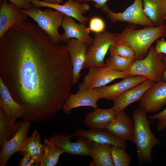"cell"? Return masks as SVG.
I'll list each match as a JSON object with an SVG mask.
<instances>
[{"label": "cell", "mask_w": 166, "mask_h": 166, "mask_svg": "<svg viewBox=\"0 0 166 166\" xmlns=\"http://www.w3.org/2000/svg\"><path fill=\"white\" fill-rule=\"evenodd\" d=\"M72 67L66 45L25 21L0 38V78L22 107V118H53L71 94Z\"/></svg>", "instance_id": "cell-1"}, {"label": "cell", "mask_w": 166, "mask_h": 166, "mask_svg": "<svg viewBox=\"0 0 166 166\" xmlns=\"http://www.w3.org/2000/svg\"><path fill=\"white\" fill-rule=\"evenodd\" d=\"M136 25H128L121 33H115L113 43L126 45L135 53V60L141 59L152 44L159 38L166 37V24L136 29Z\"/></svg>", "instance_id": "cell-2"}, {"label": "cell", "mask_w": 166, "mask_h": 166, "mask_svg": "<svg viewBox=\"0 0 166 166\" xmlns=\"http://www.w3.org/2000/svg\"><path fill=\"white\" fill-rule=\"evenodd\" d=\"M147 113L144 109L139 107L134 110L132 114L134 131L132 141L136 146L140 164L152 162V148L155 145L161 144L150 128Z\"/></svg>", "instance_id": "cell-3"}, {"label": "cell", "mask_w": 166, "mask_h": 166, "mask_svg": "<svg viewBox=\"0 0 166 166\" xmlns=\"http://www.w3.org/2000/svg\"><path fill=\"white\" fill-rule=\"evenodd\" d=\"M163 55L151 46L145 57L134 61L128 71V77L143 76L155 83L162 80L166 68Z\"/></svg>", "instance_id": "cell-4"}, {"label": "cell", "mask_w": 166, "mask_h": 166, "mask_svg": "<svg viewBox=\"0 0 166 166\" xmlns=\"http://www.w3.org/2000/svg\"><path fill=\"white\" fill-rule=\"evenodd\" d=\"M21 10L33 19L38 26L46 33L55 43H60L61 42V35L58 31L61 26L65 15L55 10H41L39 8L34 7L28 9H21Z\"/></svg>", "instance_id": "cell-5"}, {"label": "cell", "mask_w": 166, "mask_h": 166, "mask_svg": "<svg viewBox=\"0 0 166 166\" xmlns=\"http://www.w3.org/2000/svg\"><path fill=\"white\" fill-rule=\"evenodd\" d=\"M114 40L115 33L105 31L95 33L92 44L87 48L83 69L93 66H107L104 59Z\"/></svg>", "instance_id": "cell-6"}, {"label": "cell", "mask_w": 166, "mask_h": 166, "mask_svg": "<svg viewBox=\"0 0 166 166\" xmlns=\"http://www.w3.org/2000/svg\"><path fill=\"white\" fill-rule=\"evenodd\" d=\"M127 77L128 72L115 70L108 66L91 67L82 82L79 84L78 91L101 87L116 79Z\"/></svg>", "instance_id": "cell-7"}, {"label": "cell", "mask_w": 166, "mask_h": 166, "mask_svg": "<svg viewBox=\"0 0 166 166\" xmlns=\"http://www.w3.org/2000/svg\"><path fill=\"white\" fill-rule=\"evenodd\" d=\"M102 9L108 18L113 22H125L145 27L154 26L144 11L142 0H134L133 3L122 12L113 11L106 4Z\"/></svg>", "instance_id": "cell-8"}, {"label": "cell", "mask_w": 166, "mask_h": 166, "mask_svg": "<svg viewBox=\"0 0 166 166\" xmlns=\"http://www.w3.org/2000/svg\"><path fill=\"white\" fill-rule=\"evenodd\" d=\"M31 1L34 7L53 9L65 15L72 17L84 25L89 20L88 18L83 16L90 10V6L87 3H81L75 0H68L63 5H60L49 3L40 0H31Z\"/></svg>", "instance_id": "cell-9"}, {"label": "cell", "mask_w": 166, "mask_h": 166, "mask_svg": "<svg viewBox=\"0 0 166 166\" xmlns=\"http://www.w3.org/2000/svg\"><path fill=\"white\" fill-rule=\"evenodd\" d=\"M74 136L75 134L66 135L57 133L51 136L49 139L69 155L90 156L92 141L84 137H79L77 141L72 142L70 139Z\"/></svg>", "instance_id": "cell-10"}, {"label": "cell", "mask_w": 166, "mask_h": 166, "mask_svg": "<svg viewBox=\"0 0 166 166\" xmlns=\"http://www.w3.org/2000/svg\"><path fill=\"white\" fill-rule=\"evenodd\" d=\"M139 107L147 113H155L166 104V81L156 82L144 94L140 100Z\"/></svg>", "instance_id": "cell-11"}, {"label": "cell", "mask_w": 166, "mask_h": 166, "mask_svg": "<svg viewBox=\"0 0 166 166\" xmlns=\"http://www.w3.org/2000/svg\"><path fill=\"white\" fill-rule=\"evenodd\" d=\"M2 0L0 8V38L26 21L28 16L14 3Z\"/></svg>", "instance_id": "cell-12"}, {"label": "cell", "mask_w": 166, "mask_h": 166, "mask_svg": "<svg viewBox=\"0 0 166 166\" xmlns=\"http://www.w3.org/2000/svg\"><path fill=\"white\" fill-rule=\"evenodd\" d=\"M31 121L27 120L20 122V127L16 134L10 139L5 141L0 152V166H5L10 157L20 151L27 137Z\"/></svg>", "instance_id": "cell-13"}, {"label": "cell", "mask_w": 166, "mask_h": 166, "mask_svg": "<svg viewBox=\"0 0 166 166\" xmlns=\"http://www.w3.org/2000/svg\"><path fill=\"white\" fill-rule=\"evenodd\" d=\"M65 45L68 49L72 67L73 85L77 82L81 76V72L85 61L86 52L89 45L84 42L71 38L66 42Z\"/></svg>", "instance_id": "cell-14"}, {"label": "cell", "mask_w": 166, "mask_h": 166, "mask_svg": "<svg viewBox=\"0 0 166 166\" xmlns=\"http://www.w3.org/2000/svg\"><path fill=\"white\" fill-rule=\"evenodd\" d=\"M100 99V94L98 88L78 91L75 94L69 95L62 109L67 114H69L72 109L82 106H89L96 109L98 107L97 102Z\"/></svg>", "instance_id": "cell-15"}, {"label": "cell", "mask_w": 166, "mask_h": 166, "mask_svg": "<svg viewBox=\"0 0 166 166\" xmlns=\"http://www.w3.org/2000/svg\"><path fill=\"white\" fill-rule=\"evenodd\" d=\"M105 129L120 139L132 141L134 131V121L124 110H122L116 113Z\"/></svg>", "instance_id": "cell-16"}, {"label": "cell", "mask_w": 166, "mask_h": 166, "mask_svg": "<svg viewBox=\"0 0 166 166\" xmlns=\"http://www.w3.org/2000/svg\"><path fill=\"white\" fill-rule=\"evenodd\" d=\"M147 79L145 77L141 76L127 77L122 81L111 85L98 88L101 99L113 100Z\"/></svg>", "instance_id": "cell-17"}, {"label": "cell", "mask_w": 166, "mask_h": 166, "mask_svg": "<svg viewBox=\"0 0 166 166\" xmlns=\"http://www.w3.org/2000/svg\"><path fill=\"white\" fill-rule=\"evenodd\" d=\"M61 26L64 30L61 35V42H66L71 38H75L89 45L92 44L93 38L89 35V28L83 24L76 23L72 17L65 15Z\"/></svg>", "instance_id": "cell-18"}, {"label": "cell", "mask_w": 166, "mask_h": 166, "mask_svg": "<svg viewBox=\"0 0 166 166\" xmlns=\"http://www.w3.org/2000/svg\"><path fill=\"white\" fill-rule=\"evenodd\" d=\"M154 83L147 79L141 84L127 90L113 100V108L116 113L124 110L129 105L140 100L145 93Z\"/></svg>", "instance_id": "cell-19"}, {"label": "cell", "mask_w": 166, "mask_h": 166, "mask_svg": "<svg viewBox=\"0 0 166 166\" xmlns=\"http://www.w3.org/2000/svg\"><path fill=\"white\" fill-rule=\"evenodd\" d=\"M74 134L75 136L84 137L99 144H109L125 149L128 146L125 140L115 136L104 129H79Z\"/></svg>", "instance_id": "cell-20"}, {"label": "cell", "mask_w": 166, "mask_h": 166, "mask_svg": "<svg viewBox=\"0 0 166 166\" xmlns=\"http://www.w3.org/2000/svg\"><path fill=\"white\" fill-rule=\"evenodd\" d=\"M116 114L113 107L109 109L98 107L86 115L84 123L90 129H104L113 120Z\"/></svg>", "instance_id": "cell-21"}, {"label": "cell", "mask_w": 166, "mask_h": 166, "mask_svg": "<svg viewBox=\"0 0 166 166\" xmlns=\"http://www.w3.org/2000/svg\"><path fill=\"white\" fill-rule=\"evenodd\" d=\"M144 11L154 26L165 24L166 0H142Z\"/></svg>", "instance_id": "cell-22"}, {"label": "cell", "mask_w": 166, "mask_h": 166, "mask_svg": "<svg viewBox=\"0 0 166 166\" xmlns=\"http://www.w3.org/2000/svg\"><path fill=\"white\" fill-rule=\"evenodd\" d=\"M0 107L7 115L16 120L22 117L23 111L21 106L14 99L0 78Z\"/></svg>", "instance_id": "cell-23"}, {"label": "cell", "mask_w": 166, "mask_h": 166, "mask_svg": "<svg viewBox=\"0 0 166 166\" xmlns=\"http://www.w3.org/2000/svg\"><path fill=\"white\" fill-rule=\"evenodd\" d=\"M43 148L44 144L42 143L40 135L35 130L26 138L20 151L22 155L27 154L32 156L35 160L36 165L39 166Z\"/></svg>", "instance_id": "cell-24"}, {"label": "cell", "mask_w": 166, "mask_h": 166, "mask_svg": "<svg viewBox=\"0 0 166 166\" xmlns=\"http://www.w3.org/2000/svg\"><path fill=\"white\" fill-rule=\"evenodd\" d=\"M111 145L92 141L90 156L95 166H113L111 152Z\"/></svg>", "instance_id": "cell-25"}, {"label": "cell", "mask_w": 166, "mask_h": 166, "mask_svg": "<svg viewBox=\"0 0 166 166\" xmlns=\"http://www.w3.org/2000/svg\"><path fill=\"white\" fill-rule=\"evenodd\" d=\"M17 120L7 115L0 108V146L4 142L11 138L20 127V122L16 123Z\"/></svg>", "instance_id": "cell-26"}, {"label": "cell", "mask_w": 166, "mask_h": 166, "mask_svg": "<svg viewBox=\"0 0 166 166\" xmlns=\"http://www.w3.org/2000/svg\"><path fill=\"white\" fill-rule=\"evenodd\" d=\"M65 152L49 139L45 138L44 148L39 166H55L57 163L60 156Z\"/></svg>", "instance_id": "cell-27"}, {"label": "cell", "mask_w": 166, "mask_h": 166, "mask_svg": "<svg viewBox=\"0 0 166 166\" xmlns=\"http://www.w3.org/2000/svg\"><path fill=\"white\" fill-rule=\"evenodd\" d=\"M135 60L133 58L117 55H110L105 60V63L108 67L113 70L128 72Z\"/></svg>", "instance_id": "cell-28"}, {"label": "cell", "mask_w": 166, "mask_h": 166, "mask_svg": "<svg viewBox=\"0 0 166 166\" xmlns=\"http://www.w3.org/2000/svg\"><path fill=\"white\" fill-rule=\"evenodd\" d=\"M111 152L113 166H128L130 165L132 159L125 151V148L111 145Z\"/></svg>", "instance_id": "cell-29"}, {"label": "cell", "mask_w": 166, "mask_h": 166, "mask_svg": "<svg viewBox=\"0 0 166 166\" xmlns=\"http://www.w3.org/2000/svg\"><path fill=\"white\" fill-rule=\"evenodd\" d=\"M109 50L110 55H117L135 59L134 51L131 48L126 45L113 43L111 45Z\"/></svg>", "instance_id": "cell-30"}, {"label": "cell", "mask_w": 166, "mask_h": 166, "mask_svg": "<svg viewBox=\"0 0 166 166\" xmlns=\"http://www.w3.org/2000/svg\"><path fill=\"white\" fill-rule=\"evenodd\" d=\"M88 28L90 31L95 33H100L105 31L106 24L103 18L99 16H94L89 19Z\"/></svg>", "instance_id": "cell-31"}, {"label": "cell", "mask_w": 166, "mask_h": 166, "mask_svg": "<svg viewBox=\"0 0 166 166\" xmlns=\"http://www.w3.org/2000/svg\"><path fill=\"white\" fill-rule=\"evenodd\" d=\"M149 118L158 121L157 127L158 131H160L163 130L166 128V108L160 113L150 116Z\"/></svg>", "instance_id": "cell-32"}, {"label": "cell", "mask_w": 166, "mask_h": 166, "mask_svg": "<svg viewBox=\"0 0 166 166\" xmlns=\"http://www.w3.org/2000/svg\"><path fill=\"white\" fill-rule=\"evenodd\" d=\"M2 0H0L2 1ZM20 9L28 10L33 8L31 0H8Z\"/></svg>", "instance_id": "cell-33"}, {"label": "cell", "mask_w": 166, "mask_h": 166, "mask_svg": "<svg viewBox=\"0 0 166 166\" xmlns=\"http://www.w3.org/2000/svg\"><path fill=\"white\" fill-rule=\"evenodd\" d=\"M155 48L157 53L166 55V40L163 38L157 40Z\"/></svg>", "instance_id": "cell-34"}, {"label": "cell", "mask_w": 166, "mask_h": 166, "mask_svg": "<svg viewBox=\"0 0 166 166\" xmlns=\"http://www.w3.org/2000/svg\"><path fill=\"white\" fill-rule=\"evenodd\" d=\"M23 158L20 162V166H30L32 165L35 160L33 157L29 154H25L23 155Z\"/></svg>", "instance_id": "cell-35"}, {"label": "cell", "mask_w": 166, "mask_h": 166, "mask_svg": "<svg viewBox=\"0 0 166 166\" xmlns=\"http://www.w3.org/2000/svg\"><path fill=\"white\" fill-rule=\"evenodd\" d=\"M81 3H87L92 1L94 2L95 7L97 8L102 9L106 5V2L109 0H75Z\"/></svg>", "instance_id": "cell-36"}, {"label": "cell", "mask_w": 166, "mask_h": 166, "mask_svg": "<svg viewBox=\"0 0 166 166\" xmlns=\"http://www.w3.org/2000/svg\"><path fill=\"white\" fill-rule=\"evenodd\" d=\"M63 0H42V1L50 4H60L61 3Z\"/></svg>", "instance_id": "cell-37"}, {"label": "cell", "mask_w": 166, "mask_h": 166, "mask_svg": "<svg viewBox=\"0 0 166 166\" xmlns=\"http://www.w3.org/2000/svg\"><path fill=\"white\" fill-rule=\"evenodd\" d=\"M163 58L164 61L166 65V55L163 54ZM162 80L166 81V68L163 73Z\"/></svg>", "instance_id": "cell-38"}, {"label": "cell", "mask_w": 166, "mask_h": 166, "mask_svg": "<svg viewBox=\"0 0 166 166\" xmlns=\"http://www.w3.org/2000/svg\"><path fill=\"white\" fill-rule=\"evenodd\" d=\"M164 19V20H166V16L165 17Z\"/></svg>", "instance_id": "cell-39"}]
</instances>
